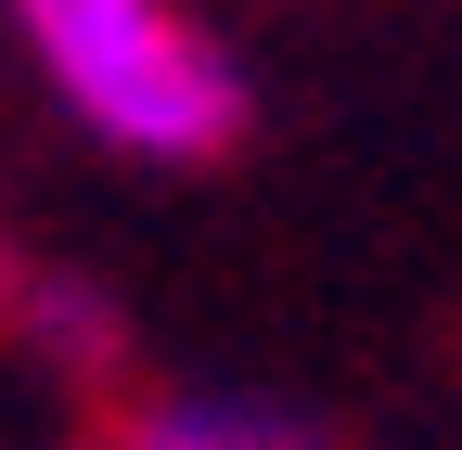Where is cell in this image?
I'll return each mask as SVG.
<instances>
[{
	"label": "cell",
	"mask_w": 462,
	"mask_h": 450,
	"mask_svg": "<svg viewBox=\"0 0 462 450\" xmlns=\"http://www.w3.org/2000/svg\"><path fill=\"white\" fill-rule=\"evenodd\" d=\"M14 39L103 155L206 167L245 142V65L193 0H14Z\"/></svg>",
	"instance_id": "obj_1"
},
{
	"label": "cell",
	"mask_w": 462,
	"mask_h": 450,
	"mask_svg": "<svg viewBox=\"0 0 462 450\" xmlns=\"http://www.w3.org/2000/svg\"><path fill=\"white\" fill-rule=\"evenodd\" d=\"M103 450H334V437L282 399H245V386H167V399L116 412Z\"/></svg>",
	"instance_id": "obj_2"
}]
</instances>
